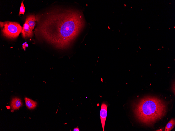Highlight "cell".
Instances as JSON below:
<instances>
[{
  "mask_svg": "<svg viewBox=\"0 0 175 131\" xmlns=\"http://www.w3.org/2000/svg\"><path fill=\"white\" fill-rule=\"evenodd\" d=\"M36 19V37L59 49L68 48L84 24L81 12L72 9L53 10L37 15Z\"/></svg>",
  "mask_w": 175,
  "mask_h": 131,
  "instance_id": "cell-1",
  "label": "cell"
},
{
  "mask_svg": "<svg viewBox=\"0 0 175 131\" xmlns=\"http://www.w3.org/2000/svg\"><path fill=\"white\" fill-rule=\"evenodd\" d=\"M133 110L138 120L147 125H152L161 119L166 113L167 106L160 99L148 97L140 100L133 105Z\"/></svg>",
  "mask_w": 175,
  "mask_h": 131,
  "instance_id": "cell-2",
  "label": "cell"
},
{
  "mask_svg": "<svg viewBox=\"0 0 175 131\" xmlns=\"http://www.w3.org/2000/svg\"><path fill=\"white\" fill-rule=\"evenodd\" d=\"M0 23L2 34L7 38L15 39L21 32L23 27L18 22L7 21Z\"/></svg>",
  "mask_w": 175,
  "mask_h": 131,
  "instance_id": "cell-3",
  "label": "cell"
},
{
  "mask_svg": "<svg viewBox=\"0 0 175 131\" xmlns=\"http://www.w3.org/2000/svg\"><path fill=\"white\" fill-rule=\"evenodd\" d=\"M107 107L108 105L107 104L102 103L101 104L100 111V120L103 131L104 130L105 123L107 115Z\"/></svg>",
  "mask_w": 175,
  "mask_h": 131,
  "instance_id": "cell-4",
  "label": "cell"
},
{
  "mask_svg": "<svg viewBox=\"0 0 175 131\" xmlns=\"http://www.w3.org/2000/svg\"><path fill=\"white\" fill-rule=\"evenodd\" d=\"M21 33L22 37L24 38H31L33 36V31L31 30L28 23L26 21L23 25Z\"/></svg>",
  "mask_w": 175,
  "mask_h": 131,
  "instance_id": "cell-5",
  "label": "cell"
},
{
  "mask_svg": "<svg viewBox=\"0 0 175 131\" xmlns=\"http://www.w3.org/2000/svg\"><path fill=\"white\" fill-rule=\"evenodd\" d=\"M36 21V16L34 14L28 16L25 20V21L27 22L30 29L32 31L35 26Z\"/></svg>",
  "mask_w": 175,
  "mask_h": 131,
  "instance_id": "cell-6",
  "label": "cell"
},
{
  "mask_svg": "<svg viewBox=\"0 0 175 131\" xmlns=\"http://www.w3.org/2000/svg\"><path fill=\"white\" fill-rule=\"evenodd\" d=\"M22 105L21 101L20 99L15 98L13 99L11 101V106L13 110L18 109Z\"/></svg>",
  "mask_w": 175,
  "mask_h": 131,
  "instance_id": "cell-7",
  "label": "cell"
},
{
  "mask_svg": "<svg viewBox=\"0 0 175 131\" xmlns=\"http://www.w3.org/2000/svg\"><path fill=\"white\" fill-rule=\"evenodd\" d=\"M25 100L26 106L29 109H33L37 105V102L30 99L25 97Z\"/></svg>",
  "mask_w": 175,
  "mask_h": 131,
  "instance_id": "cell-8",
  "label": "cell"
},
{
  "mask_svg": "<svg viewBox=\"0 0 175 131\" xmlns=\"http://www.w3.org/2000/svg\"><path fill=\"white\" fill-rule=\"evenodd\" d=\"M175 120L173 119H171L165 126V131H171L174 128L175 126Z\"/></svg>",
  "mask_w": 175,
  "mask_h": 131,
  "instance_id": "cell-9",
  "label": "cell"
},
{
  "mask_svg": "<svg viewBox=\"0 0 175 131\" xmlns=\"http://www.w3.org/2000/svg\"><path fill=\"white\" fill-rule=\"evenodd\" d=\"M25 8L24 5L23 1H22L20 9L19 12V15H20L21 14H22L23 15L25 12Z\"/></svg>",
  "mask_w": 175,
  "mask_h": 131,
  "instance_id": "cell-10",
  "label": "cell"
},
{
  "mask_svg": "<svg viewBox=\"0 0 175 131\" xmlns=\"http://www.w3.org/2000/svg\"><path fill=\"white\" fill-rule=\"evenodd\" d=\"M73 130L74 131H79V129L78 127H77L74 128V129Z\"/></svg>",
  "mask_w": 175,
  "mask_h": 131,
  "instance_id": "cell-11",
  "label": "cell"
},
{
  "mask_svg": "<svg viewBox=\"0 0 175 131\" xmlns=\"http://www.w3.org/2000/svg\"><path fill=\"white\" fill-rule=\"evenodd\" d=\"M171 3H169V4H171Z\"/></svg>",
  "mask_w": 175,
  "mask_h": 131,
  "instance_id": "cell-12",
  "label": "cell"
},
{
  "mask_svg": "<svg viewBox=\"0 0 175 131\" xmlns=\"http://www.w3.org/2000/svg\"><path fill=\"white\" fill-rule=\"evenodd\" d=\"M162 48H163V47H162Z\"/></svg>",
  "mask_w": 175,
  "mask_h": 131,
  "instance_id": "cell-13",
  "label": "cell"
},
{
  "mask_svg": "<svg viewBox=\"0 0 175 131\" xmlns=\"http://www.w3.org/2000/svg\"><path fill=\"white\" fill-rule=\"evenodd\" d=\"M148 28H149H149H150V27H149Z\"/></svg>",
  "mask_w": 175,
  "mask_h": 131,
  "instance_id": "cell-14",
  "label": "cell"
},
{
  "mask_svg": "<svg viewBox=\"0 0 175 131\" xmlns=\"http://www.w3.org/2000/svg\"><path fill=\"white\" fill-rule=\"evenodd\" d=\"M174 28H175V27H174Z\"/></svg>",
  "mask_w": 175,
  "mask_h": 131,
  "instance_id": "cell-15",
  "label": "cell"
},
{
  "mask_svg": "<svg viewBox=\"0 0 175 131\" xmlns=\"http://www.w3.org/2000/svg\"><path fill=\"white\" fill-rule=\"evenodd\" d=\"M169 29H170V28H169Z\"/></svg>",
  "mask_w": 175,
  "mask_h": 131,
  "instance_id": "cell-16",
  "label": "cell"
}]
</instances>
